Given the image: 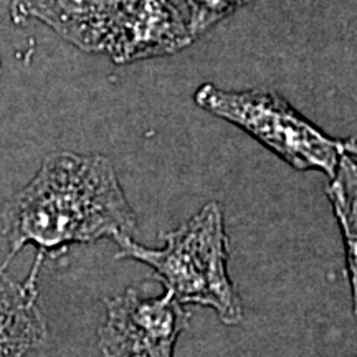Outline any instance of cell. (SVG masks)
I'll return each mask as SVG.
<instances>
[{"instance_id": "cell-1", "label": "cell", "mask_w": 357, "mask_h": 357, "mask_svg": "<svg viewBox=\"0 0 357 357\" xmlns=\"http://www.w3.org/2000/svg\"><path fill=\"white\" fill-rule=\"evenodd\" d=\"M136 225V212L108 158L52 153L3 208L2 229L10 247L6 265L33 245L37 260L30 275L37 276L43 258L56 250L102 238L118 242L132 236Z\"/></svg>"}, {"instance_id": "cell-2", "label": "cell", "mask_w": 357, "mask_h": 357, "mask_svg": "<svg viewBox=\"0 0 357 357\" xmlns=\"http://www.w3.org/2000/svg\"><path fill=\"white\" fill-rule=\"evenodd\" d=\"M162 248H147L132 236L119 238L118 258L149 265L181 305L212 307L223 324L243 319V305L229 276V235L222 207L204 205L194 217L164 235Z\"/></svg>"}, {"instance_id": "cell-3", "label": "cell", "mask_w": 357, "mask_h": 357, "mask_svg": "<svg viewBox=\"0 0 357 357\" xmlns=\"http://www.w3.org/2000/svg\"><path fill=\"white\" fill-rule=\"evenodd\" d=\"M194 101L207 113L243 129L296 171H319L331 178L342 155L356 149L354 137L328 136L273 91H229L204 83Z\"/></svg>"}, {"instance_id": "cell-4", "label": "cell", "mask_w": 357, "mask_h": 357, "mask_svg": "<svg viewBox=\"0 0 357 357\" xmlns=\"http://www.w3.org/2000/svg\"><path fill=\"white\" fill-rule=\"evenodd\" d=\"M190 312L171 293L144 296L128 288L106 300V321L98 329L102 357H174Z\"/></svg>"}, {"instance_id": "cell-5", "label": "cell", "mask_w": 357, "mask_h": 357, "mask_svg": "<svg viewBox=\"0 0 357 357\" xmlns=\"http://www.w3.org/2000/svg\"><path fill=\"white\" fill-rule=\"evenodd\" d=\"M194 38L189 19L172 0H111L105 53L116 63L171 55Z\"/></svg>"}, {"instance_id": "cell-6", "label": "cell", "mask_w": 357, "mask_h": 357, "mask_svg": "<svg viewBox=\"0 0 357 357\" xmlns=\"http://www.w3.org/2000/svg\"><path fill=\"white\" fill-rule=\"evenodd\" d=\"M111 0H10L13 24L38 20L83 52L105 53Z\"/></svg>"}, {"instance_id": "cell-7", "label": "cell", "mask_w": 357, "mask_h": 357, "mask_svg": "<svg viewBox=\"0 0 357 357\" xmlns=\"http://www.w3.org/2000/svg\"><path fill=\"white\" fill-rule=\"evenodd\" d=\"M48 339L47 321L38 306L37 276L19 283L0 266V357H25Z\"/></svg>"}, {"instance_id": "cell-8", "label": "cell", "mask_w": 357, "mask_h": 357, "mask_svg": "<svg viewBox=\"0 0 357 357\" xmlns=\"http://www.w3.org/2000/svg\"><path fill=\"white\" fill-rule=\"evenodd\" d=\"M328 195L341 223L346 243L347 271L352 284V298L356 306V255H357V172H356V149L347 151L339 160L337 171L328 185Z\"/></svg>"}, {"instance_id": "cell-9", "label": "cell", "mask_w": 357, "mask_h": 357, "mask_svg": "<svg viewBox=\"0 0 357 357\" xmlns=\"http://www.w3.org/2000/svg\"><path fill=\"white\" fill-rule=\"evenodd\" d=\"M250 0H187L189 6V24L194 37L204 30L211 29L213 24L225 19L231 12L242 7Z\"/></svg>"}, {"instance_id": "cell-10", "label": "cell", "mask_w": 357, "mask_h": 357, "mask_svg": "<svg viewBox=\"0 0 357 357\" xmlns=\"http://www.w3.org/2000/svg\"><path fill=\"white\" fill-rule=\"evenodd\" d=\"M0 75H2V61H0Z\"/></svg>"}]
</instances>
